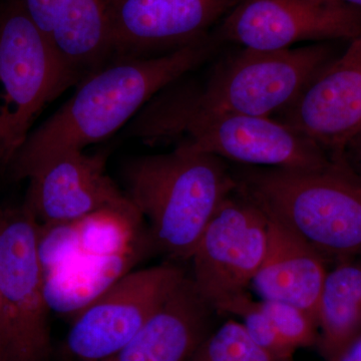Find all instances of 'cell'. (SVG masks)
I'll list each match as a JSON object with an SVG mask.
<instances>
[{
    "label": "cell",
    "instance_id": "26",
    "mask_svg": "<svg viewBox=\"0 0 361 361\" xmlns=\"http://www.w3.org/2000/svg\"><path fill=\"white\" fill-rule=\"evenodd\" d=\"M346 154H355V155L361 156V130L355 135V139L348 145V149L345 151V155Z\"/></svg>",
    "mask_w": 361,
    "mask_h": 361
},
{
    "label": "cell",
    "instance_id": "16",
    "mask_svg": "<svg viewBox=\"0 0 361 361\" xmlns=\"http://www.w3.org/2000/svg\"><path fill=\"white\" fill-rule=\"evenodd\" d=\"M47 39L80 82L111 63L113 45L104 0H66Z\"/></svg>",
    "mask_w": 361,
    "mask_h": 361
},
{
    "label": "cell",
    "instance_id": "1",
    "mask_svg": "<svg viewBox=\"0 0 361 361\" xmlns=\"http://www.w3.org/2000/svg\"><path fill=\"white\" fill-rule=\"evenodd\" d=\"M341 54L334 42L275 51L236 47L219 54L203 78L184 75L152 97L133 121L130 135L155 147L177 126L202 116L274 118Z\"/></svg>",
    "mask_w": 361,
    "mask_h": 361
},
{
    "label": "cell",
    "instance_id": "23",
    "mask_svg": "<svg viewBox=\"0 0 361 361\" xmlns=\"http://www.w3.org/2000/svg\"><path fill=\"white\" fill-rule=\"evenodd\" d=\"M259 302L280 336L295 350L313 345L318 341L317 323L305 311L282 301Z\"/></svg>",
    "mask_w": 361,
    "mask_h": 361
},
{
    "label": "cell",
    "instance_id": "22",
    "mask_svg": "<svg viewBox=\"0 0 361 361\" xmlns=\"http://www.w3.org/2000/svg\"><path fill=\"white\" fill-rule=\"evenodd\" d=\"M37 253L42 275L80 257L82 253L78 222L39 224Z\"/></svg>",
    "mask_w": 361,
    "mask_h": 361
},
{
    "label": "cell",
    "instance_id": "9",
    "mask_svg": "<svg viewBox=\"0 0 361 361\" xmlns=\"http://www.w3.org/2000/svg\"><path fill=\"white\" fill-rule=\"evenodd\" d=\"M267 240V216L235 190L214 214L190 260V276L216 312L247 291L264 258Z\"/></svg>",
    "mask_w": 361,
    "mask_h": 361
},
{
    "label": "cell",
    "instance_id": "13",
    "mask_svg": "<svg viewBox=\"0 0 361 361\" xmlns=\"http://www.w3.org/2000/svg\"><path fill=\"white\" fill-rule=\"evenodd\" d=\"M273 118L307 135L331 160L345 159L361 130V35Z\"/></svg>",
    "mask_w": 361,
    "mask_h": 361
},
{
    "label": "cell",
    "instance_id": "6",
    "mask_svg": "<svg viewBox=\"0 0 361 361\" xmlns=\"http://www.w3.org/2000/svg\"><path fill=\"white\" fill-rule=\"evenodd\" d=\"M39 222L25 205L0 210V310L4 361H49Z\"/></svg>",
    "mask_w": 361,
    "mask_h": 361
},
{
    "label": "cell",
    "instance_id": "4",
    "mask_svg": "<svg viewBox=\"0 0 361 361\" xmlns=\"http://www.w3.org/2000/svg\"><path fill=\"white\" fill-rule=\"evenodd\" d=\"M231 167L238 191L323 257H361V177L346 159L312 171Z\"/></svg>",
    "mask_w": 361,
    "mask_h": 361
},
{
    "label": "cell",
    "instance_id": "12",
    "mask_svg": "<svg viewBox=\"0 0 361 361\" xmlns=\"http://www.w3.org/2000/svg\"><path fill=\"white\" fill-rule=\"evenodd\" d=\"M106 164L104 153L84 151L52 159L26 179L23 205L40 225L78 222L103 210L141 216L109 176Z\"/></svg>",
    "mask_w": 361,
    "mask_h": 361
},
{
    "label": "cell",
    "instance_id": "27",
    "mask_svg": "<svg viewBox=\"0 0 361 361\" xmlns=\"http://www.w3.org/2000/svg\"><path fill=\"white\" fill-rule=\"evenodd\" d=\"M346 161H348L349 165L353 168V170L357 173L361 177V156L355 155V154H346Z\"/></svg>",
    "mask_w": 361,
    "mask_h": 361
},
{
    "label": "cell",
    "instance_id": "10",
    "mask_svg": "<svg viewBox=\"0 0 361 361\" xmlns=\"http://www.w3.org/2000/svg\"><path fill=\"white\" fill-rule=\"evenodd\" d=\"M186 275L175 263L123 275L75 315L66 336L68 355L78 361L110 360L132 341Z\"/></svg>",
    "mask_w": 361,
    "mask_h": 361
},
{
    "label": "cell",
    "instance_id": "15",
    "mask_svg": "<svg viewBox=\"0 0 361 361\" xmlns=\"http://www.w3.org/2000/svg\"><path fill=\"white\" fill-rule=\"evenodd\" d=\"M267 218V247L251 284L262 300L292 304L317 323L326 259L290 230Z\"/></svg>",
    "mask_w": 361,
    "mask_h": 361
},
{
    "label": "cell",
    "instance_id": "2",
    "mask_svg": "<svg viewBox=\"0 0 361 361\" xmlns=\"http://www.w3.org/2000/svg\"><path fill=\"white\" fill-rule=\"evenodd\" d=\"M212 35L161 56L116 59L80 80L73 96L32 130L9 168L26 180L52 159L106 140L161 90L222 51Z\"/></svg>",
    "mask_w": 361,
    "mask_h": 361
},
{
    "label": "cell",
    "instance_id": "20",
    "mask_svg": "<svg viewBox=\"0 0 361 361\" xmlns=\"http://www.w3.org/2000/svg\"><path fill=\"white\" fill-rule=\"evenodd\" d=\"M218 313L239 316L251 341L274 360L290 357L295 351L280 336L270 318L261 307L260 302L253 300L248 291L223 304Z\"/></svg>",
    "mask_w": 361,
    "mask_h": 361
},
{
    "label": "cell",
    "instance_id": "21",
    "mask_svg": "<svg viewBox=\"0 0 361 361\" xmlns=\"http://www.w3.org/2000/svg\"><path fill=\"white\" fill-rule=\"evenodd\" d=\"M189 361H276L258 348L242 323L229 320L211 332Z\"/></svg>",
    "mask_w": 361,
    "mask_h": 361
},
{
    "label": "cell",
    "instance_id": "8",
    "mask_svg": "<svg viewBox=\"0 0 361 361\" xmlns=\"http://www.w3.org/2000/svg\"><path fill=\"white\" fill-rule=\"evenodd\" d=\"M211 33L224 47L261 51L349 42L361 35V11L338 0H238Z\"/></svg>",
    "mask_w": 361,
    "mask_h": 361
},
{
    "label": "cell",
    "instance_id": "11",
    "mask_svg": "<svg viewBox=\"0 0 361 361\" xmlns=\"http://www.w3.org/2000/svg\"><path fill=\"white\" fill-rule=\"evenodd\" d=\"M238 0H104L111 61L169 54L206 39Z\"/></svg>",
    "mask_w": 361,
    "mask_h": 361
},
{
    "label": "cell",
    "instance_id": "28",
    "mask_svg": "<svg viewBox=\"0 0 361 361\" xmlns=\"http://www.w3.org/2000/svg\"><path fill=\"white\" fill-rule=\"evenodd\" d=\"M338 1H341L342 4H346V6L353 7V8L361 11V0H338Z\"/></svg>",
    "mask_w": 361,
    "mask_h": 361
},
{
    "label": "cell",
    "instance_id": "14",
    "mask_svg": "<svg viewBox=\"0 0 361 361\" xmlns=\"http://www.w3.org/2000/svg\"><path fill=\"white\" fill-rule=\"evenodd\" d=\"M213 312L187 274L132 341L106 361H189L212 332Z\"/></svg>",
    "mask_w": 361,
    "mask_h": 361
},
{
    "label": "cell",
    "instance_id": "24",
    "mask_svg": "<svg viewBox=\"0 0 361 361\" xmlns=\"http://www.w3.org/2000/svg\"><path fill=\"white\" fill-rule=\"evenodd\" d=\"M66 0H18L26 16L47 37Z\"/></svg>",
    "mask_w": 361,
    "mask_h": 361
},
{
    "label": "cell",
    "instance_id": "17",
    "mask_svg": "<svg viewBox=\"0 0 361 361\" xmlns=\"http://www.w3.org/2000/svg\"><path fill=\"white\" fill-rule=\"evenodd\" d=\"M142 248L114 256H87L44 275L45 298L51 310L77 315L130 272Z\"/></svg>",
    "mask_w": 361,
    "mask_h": 361
},
{
    "label": "cell",
    "instance_id": "19",
    "mask_svg": "<svg viewBox=\"0 0 361 361\" xmlns=\"http://www.w3.org/2000/svg\"><path fill=\"white\" fill-rule=\"evenodd\" d=\"M139 215L103 210L78 221L82 255H121L135 249V239L142 238Z\"/></svg>",
    "mask_w": 361,
    "mask_h": 361
},
{
    "label": "cell",
    "instance_id": "5",
    "mask_svg": "<svg viewBox=\"0 0 361 361\" xmlns=\"http://www.w3.org/2000/svg\"><path fill=\"white\" fill-rule=\"evenodd\" d=\"M78 82L18 0H9L0 11V174L45 106Z\"/></svg>",
    "mask_w": 361,
    "mask_h": 361
},
{
    "label": "cell",
    "instance_id": "29",
    "mask_svg": "<svg viewBox=\"0 0 361 361\" xmlns=\"http://www.w3.org/2000/svg\"><path fill=\"white\" fill-rule=\"evenodd\" d=\"M2 324H1V310H0V361H4V357H2Z\"/></svg>",
    "mask_w": 361,
    "mask_h": 361
},
{
    "label": "cell",
    "instance_id": "18",
    "mask_svg": "<svg viewBox=\"0 0 361 361\" xmlns=\"http://www.w3.org/2000/svg\"><path fill=\"white\" fill-rule=\"evenodd\" d=\"M320 351L327 361L361 334V257L327 271L317 308Z\"/></svg>",
    "mask_w": 361,
    "mask_h": 361
},
{
    "label": "cell",
    "instance_id": "25",
    "mask_svg": "<svg viewBox=\"0 0 361 361\" xmlns=\"http://www.w3.org/2000/svg\"><path fill=\"white\" fill-rule=\"evenodd\" d=\"M329 361H361V334Z\"/></svg>",
    "mask_w": 361,
    "mask_h": 361
},
{
    "label": "cell",
    "instance_id": "7",
    "mask_svg": "<svg viewBox=\"0 0 361 361\" xmlns=\"http://www.w3.org/2000/svg\"><path fill=\"white\" fill-rule=\"evenodd\" d=\"M171 144L255 167L312 171L332 161L307 135L270 116L225 114L193 118L168 132L158 146Z\"/></svg>",
    "mask_w": 361,
    "mask_h": 361
},
{
    "label": "cell",
    "instance_id": "3",
    "mask_svg": "<svg viewBox=\"0 0 361 361\" xmlns=\"http://www.w3.org/2000/svg\"><path fill=\"white\" fill-rule=\"evenodd\" d=\"M126 196L149 223V239L173 261H190L221 203L237 189L231 165L177 146L123 164Z\"/></svg>",
    "mask_w": 361,
    "mask_h": 361
}]
</instances>
